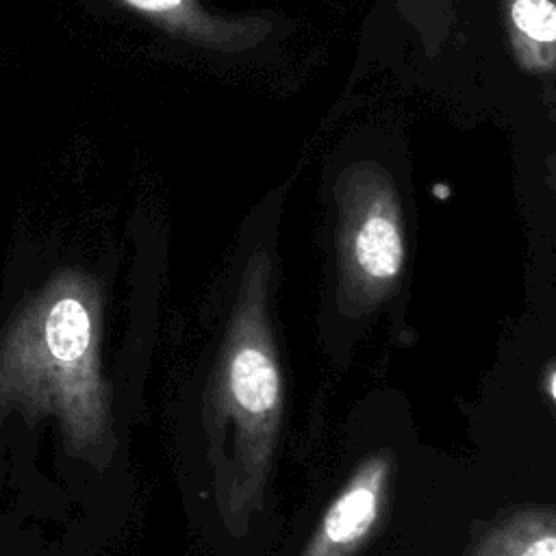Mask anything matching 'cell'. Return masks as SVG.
Returning a JSON list of instances; mask_svg holds the SVG:
<instances>
[{
	"instance_id": "obj_4",
	"label": "cell",
	"mask_w": 556,
	"mask_h": 556,
	"mask_svg": "<svg viewBox=\"0 0 556 556\" xmlns=\"http://www.w3.org/2000/svg\"><path fill=\"white\" fill-rule=\"evenodd\" d=\"M393 467L389 450L365 456L328 504L300 556H356L384 517Z\"/></svg>"
},
{
	"instance_id": "obj_2",
	"label": "cell",
	"mask_w": 556,
	"mask_h": 556,
	"mask_svg": "<svg viewBox=\"0 0 556 556\" xmlns=\"http://www.w3.org/2000/svg\"><path fill=\"white\" fill-rule=\"evenodd\" d=\"M271 258L250 254L208 389V437L219 510L243 530L261 506L285 410L271 311Z\"/></svg>"
},
{
	"instance_id": "obj_3",
	"label": "cell",
	"mask_w": 556,
	"mask_h": 556,
	"mask_svg": "<svg viewBox=\"0 0 556 556\" xmlns=\"http://www.w3.org/2000/svg\"><path fill=\"white\" fill-rule=\"evenodd\" d=\"M337 300L350 315L387 302L406 267L402 198L393 176L376 161H356L334 182Z\"/></svg>"
},
{
	"instance_id": "obj_8",
	"label": "cell",
	"mask_w": 556,
	"mask_h": 556,
	"mask_svg": "<svg viewBox=\"0 0 556 556\" xmlns=\"http://www.w3.org/2000/svg\"><path fill=\"white\" fill-rule=\"evenodd\" d=\"M543 382H545V391L547 395L552 397V402L556 404V361H552L545 369V376H543Z\"/></svg>"
},
{
	"instance_id": "obj_7",
	"label": "cell",
	"mask_w": 556,
	"mask_h": 556,
	"mask_svg": "<svg viewBox=\"0 0 556 556\" xmlns=\"http://www.w3.org/2000/svg\"><path fill=\"white\" fill-rule=\"evenodd\" d=\"M465 556H556V506H523L500 517Z\"/></svg>"
},
{
	"instance_id": "obj_6",
	"label": "cell",
	"mask_w": 556,
	"mask_h": 556,
	"mask_svg": "<svg viewBox=\"0 0 556 556\" xmlns=\"http://www.w3.org/2000/svg\"><path fill=\"white\" fill-rule=\"evenodd\" d=\"M504 28L526 74L556 76V0H504Z\"/></svg>"
},
{
	"instance_id": "obj_1",
	"label": "cell",
	"mask_w": 556,
	"mask_h": 556,
	"mask_svg": "<svg viewBox=\"0 0 556 556\" xmlns=\"http://www.w3.org/2000/svg\"><path fill=\"white\" fill-rule=\"evenodd\" d=\"M100 287L56 274L15 313L0 341V419L13 408L56 417L74 454L109 458V391L100 369Z\"/></svg>"
},
{
	"instance_id": "obj_5",
	"label": "cell",
	"mask_w": 556,
	"mask_h": 556,
	"mask_svg": "<svg viewBox=\"0 0 556 556\" xmlns=\"http://www.w3.org/2000/svg\"><path fill=\"white\" fill-rule=\"evenodd\" d=\"M126 7L150 17L165 30L222 52H243L258 46L271 22L256 15L219 17L208 13L198 0H122Z\"/></svg>"
}]
</instances>
